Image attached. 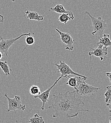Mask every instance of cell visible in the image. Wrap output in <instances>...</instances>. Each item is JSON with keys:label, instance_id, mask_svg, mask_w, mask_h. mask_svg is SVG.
I'll list each match as a JSON object with an SVG mask.
<instances>
[{"label": "cell", "instance_id": "6da1fadb", "mask_svg": "<svg viewBox=\"0 0 111 123\" xmlns=\"http://www.w3.org/2000/svg\"><path fill=\"white\" fill-rule=\"evenodd\" d=\"M75 91L70 92L67 91L64 93H59L51 97L53 98L52 105L49 108H53L55 110L53 117L56 119L60 117L68 118H73L77 117L81 112L89 111L88 109H84V102L79 98H77Z\"/></svg>", "mask_w": 111, "mask_h": 123}, {"label": "cell", "instance_id": "7a4b0ae2", "mask_svg": "<svg viewBox=\"0 0 111 123\" xmlns=\"http://www.w3.org/2000/svg\"><path fill=\"white\" fill-rule=\"evenodd\" d=\"M84 14L88 15L91 18L94 29L91 34L92 35H96L98 39L102 38L105 34L104 31L107 27L106 22L101 17L95 18L91 15L88 12H85Z\"/></svg>", "mask_w": 111, "mask_h": 123}, {"label": "cell", "instance_id": "3957f363", "mask_svg": "<svg viewBox=\"0 0 111 123\" xmlns=\"http://www.w3.org/2000/svg\"><path fill=\"white\" fill-rule=\"evenodd\" d=\"M87 79L80 78L77 83V91L76 92L77 95L88 96L93 95L95 92H97L100 89L99 88L92 86L82 80H86Z\"/></svg>", "mask_w": 111, "mask_h": 123}, {"label": "cell", "instance_id": "277c9868", "mask_svg": "<svg viewBox=\"0 0 111 123\" xmlns=\"http://www.w3.org/2000/svg\"><path fill=\"white\" fill-rule=\"evenodd\" d=\"M54 65L57 67V71L61 74V77L62 78H70L69 76L70 74L74 75L76 76H79L85 79H88L87 77L84 75H82L79 74L74 72L71 68L67 64L64 62L60 60V64H58L56 63H54Z\"/></svg>", "mask_w": 111, "mask_h": 123}, {"label": "cell", "instance_id": "5b68a950", "mask_svg": "<svg viewBox=\"0 0 111 123\" xmlns=\"http://www.w3.org/2000/svg\"><path fill=\"white\" fill-rule=\"evenodd\" d=\"M31 34L30 33H25L21 35L18 37L9 39H4L2 37H0V52L2 54H5V55L7 56L8 54V51L11 46H12L16 41L24 36H28Z\"/></svg>", "mask_w": 111, "mask_h": 123}, {"label": "cell", "instance_id": "8992f818", "mask_svg": "<svg viewBox=\"0 0 111 123\" xmlns=\"http://www.w3.org/2000/svg\"><path fill=\"white\" fill-rule=\"evenodd\" d=\"M4 96L7 98L8 102V106L7 112L13 111L16 114V110H24L26 108V106L23 105L20 100V97L16 95L13 98H11L7 96V94L5 93Z\"/></svg>", "mask_w": 111, "mask_h": 123}, {"label": "cell", "instance_id": "52a82bcc", "mask_svg": "<svg viewBox=\"0 0 111 123\" xmlns=\"http://www.w3.org/2000/svg\"><path fill=\"white\" fill-rule=\"evenodd\" d=\"M90 49L92 51L88 53V55L90 56L94 55L99 58L101 61H105L107 59L108 54V49L107 47L104 46L102 44H99L95 48L90 47Z\"/></svg>", "mask_w": 111, "mask_h": 123}, {"label": "cell", "instance_id": "ba28073f", "mask_svg": "<svg viewBox=\"0 0 111 123\" xmlns=\"http://www.w3.org/2000/svg\"><path fill=\"white\" fill-rule=\"evenodd\" d=\"M60 36V39L62 42L66 45V49L72 51L74 49V44H76L70 35L68 33H64L60 31L58 28L55 29Z\"/></svg>", "mask_w": 111, "mask_h": 123}, {"label": "cell", "instance_id": "9c48e42d", "mask_svg": "<svg viewBox=\"0 0 111 123\" xmlns=\"http://www.w3.org/2000/svg\"><path fill=\"white\" fill-rule=\"evenodd\" d=\"M62 78V77L60 76L54 82V83L53 84V85L52 86L49 87L48 89H47L44 92L41 93V94L39 96H37V97H36L35 98H39L42 101V104H43L42 106L41 107V109L42 110H44V109H45V106L46 103H47L49 101V95H50V93L51 91L55 86V85L58 83V82Z\"/></svg>", "mask_w": 111, "mask_h": 123}, {"label": "cell", "instance_id": "30bf717a", "mask_svg": "<svg viewBox=\"0 0 111 123\" xmlns=\"http://www.w3.org/2000/svg\"><path fill=\"white\" fill-rule=\"evenodd\" d=\"M27 18L30 20H34L36 21H41L44 20V17L41 15L39 14L37 12L34 11H26L25 12V15Z\"/></svg>", "mask_w": 111, "mask_h": 123}, {"label": "cell", "instance_id": "8fae6325", "mask_svg": "<svg viewBox=\"0 0 111 123\" xmlns=\"http://www.w3.org/2000/svg\"><path fill=\"white\" fill-rule=\"evenodd\" d=\"M49 11H52L53 12H54L56 13L62 14H68L70 15H73V13L71 11H66L64 7V5L61 4H59L56 5L54 7H51L49 9Z\"/></svg>", "mask_w": 111, "mask_h": 123}, {"label": "cell", "instance_id": "7c38bea8", "mask_svg": "<svg viewBox=\"0 0 111 123\" xmlns=\"http://www.w3.org/2000/svg\"><path fill=\"white\" fill-rule=\"evenodd\" d=\"M99 41L97 43V45L102 44L104 46L107 48L108 46H111V41L110 39V35L105 34L103 37L99 39Z\"/></svg>", "mask_w": 111, "mask_h": 123}, {"label": "cell", "instance_id": "4fadbf2b", "mask_svg": "<svg viewBox=\"0 0 111 123\" xmlns=\"http://www.w3.org/2000/svg\"><path fill=\"white\" fill-rule=\"evenodd\" d=\"M0 67L4 72L5 76H10L11 72L12 71V70L10 68L7 62L0 61Z\"/></svg>", "mask_w": 111, "mask_h": 123}, {"label": "cell", "instance_id": "5bb4252c", "mask_svg": "<svg viewBox=\"0 0 111 123\" xmlns=\"http://www.w3.org/2000/svg\"><path fill=\"white\" fill-rule=\"evenodd\" d=\"M80 78L81 77L79 76H75L73 77H70L69 80L66 82V84L68 85L72 88H73L75 89V91H77V83L78 81Z\"/></svg>", "mask_w": 111, "mask_h": 123}, {"label": "cell", "instance_id": "9a60e30c", "mask_svg": "<svg viewBox=\"0 0 111 123\" xmlns=\"http://www.w3.org/2000/svg\"><path fill=\"white\" fill-rule=\"evenodd\" d=\"M74 19V15H70L68 14H61L58 18V20L64 24H66L69 20H73Z\"/></svg>", "mask_w": 111, "mask_h": 123}, {"label": "cell", "instance_id": "2e32d148", "mask_svg": "<svg viewBox=\"0 0 111 123\" xmlns=\"http://www.w3.org/2000/svg\"><path fill=\"white\" fill-rule=\"evenodd\" d=\"M29 93L31 95L34 96V98H35L36 97L41 94V92L39 87L36 85H32L29 89Z\"/></svg>", "mask_w": 111, "mask_h": 123}, {"label": "cell", "instance_id": "e0dca14e", "mask_svg": "<svg viewBox=\"0 0 111 123\" xmlns=\"http://www.w3.org/2000/svg\"><path fill=\"white\" fill-rule=\"evenodd\" d=\"M30 123H45V120L42 117L39 116L37 114H35L33 117L29 119Z\"/></svg>", "mask_w": 111, "mask_h": 123}, {"label": "cell", "instance_id": "ac0fdd59", "mask_svg": "<svg viewBox=\"0 0 111 123\" xmlns=\"http://www.w3.org/2000/svg\"><path fill=\"white\" fill-rule=\"evenodd\" d=\"M34 33H33L32 34H31L29 36H26V37L25 39V41H26V44L28 46H32L35 44V39L34 38Z\"/></svg>", "mask_w": 111, "mask_h": 123}, {"label": "cell", "instance_id": "d6986e66", "mask_svg": "<svg viewBox=\"0 0 111 123\" xmlns=\"http://www.w3.org/2000/svg\"><path fill=\"white\" fill-rule=\"evenodd\" d=\"M106 89L107 91L105 94V102L108 103L111 101V86H107Z\"/></svg>", "mask_w": 111, "mask_h": 123}, {"label": "cell", "instance_id": "ffe728a7", "mask_svg": "<svg viewBox=\"0 0 111 123\" xmlns=\"http://www.w3.org/2000/svg\"><path fill=\"white\" fill-rule=\"evenodd\" d=\"M106 106L109 109V111L111 113V101L106 104Z\"/></svg>", "mask_w": 111, "mask_h": 123}, {"label": "cell", "instance_id": "44dd1931", "mask_svg": "<svg viewBox=\"0 0 111 123\" xmlns=\"http://www.w3.org/2000/svg\"><path fill=\"white\" fill-rule=\"evenodd\" d=\"M106 75L107 77H108L109 80H110V81L111 83V72H107L106 73Z\"/></svg>", "mask_w": 111, "mask_h": 123}, {"label": "cell", "instance_id": "7402d4cb", "mask_svg": "<svg viewBox=\"0 0 111 123\" xmlns=\"http://www.w3.org/2000/svg\"><path fill=\"white\" fill-rule=\"evenodd\" d=\"M4 19L3 16L0 14V23H2L4 22Z\"/></svg>", "mask_w": 111, "mask_h": 123}, {"label": "cell", "instance_id": "603a6c76", "mask_svg": "<svg viewBox=\"0 0 111 123\" xmlns=\"http://www.w3.org/2000/svg\"><path fill=\"white\" fill-rule=\"evenodd\" d=\"M2 57H3V54L1 52H0V60L2 58Z\"/></svg>", "mask_w": 111, "mask_h": 123}, {"label": "cell", "instance_id": "cb8c5ba5", "mask_svg": "<svg viewBox=\"0 0 111 123\" xmlns=\"http://www.w3.org/2000/svg\"><path fill=\"white\" fill-rule=\"evenodd\" d=\"M110 123H111V118H110Z\"/></svg>", "mask_w": 111, "mask_h": 123}, {"label": "cell", "instance_id": "d4e9b609", "mask_svg": "<svg viewBox=\"0 0 111 123\" xmlns=\"http://www.w3.org/2000/svg\"><path fill=\"white\" fill-rule=\"evenodd\" d=\"M16 123H19V122H18V121H16Z\"/></svg>", "mask_w": 111, "mask_h": 123}]
</instances>
